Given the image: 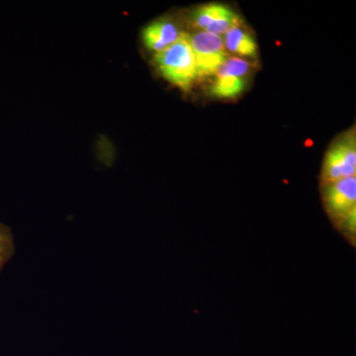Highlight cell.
Segmentation results:
<instances>
[{"label":"cell","instance_id":"1","mask_svg":"<svg viewBox=\"0 0 356 356\" xmlns=\"http://www.w3.org/2000/svg\"><path fill=\"white\" fill-rule=\"evenodd\" d=\"M154 62L161 76L181 90L188 91L198 79L189 35L184 33L172 46L156 54Z\"/></svg>","mask_w":356,"mask_h":356},{"label":"cell","instance_id":"2","mask_svg":"<svg viewBox=\"0 0 356 356\" xmlns=\"http://www.w3.org/2000/svg\"><path fill=\"white\" fill-rule=\"evenodd\" d=\"M355 133L350 131L330 147L323 163L321 178L323 184H327L355 177Z\"/></svg>","mask_w":356,"mask_h":356},{"label":"cell","instance_id":"3","mask_svg":"<svg viewBox=\"0 0 356 356\" xmlns=\"http://www.w3.org/2000/svg\"><path fill=\"white\" fill-rule=\"evenodd\" d=\"M189 42L195 60L198 79L216 76L218 70L228 60L222 37L200 31L189 36Z\"/></svg>","mask_w":356,"mask_h":356},{"label":"cell","instance_id":"4","mask_svg":"<svg viewBox=\"0 0 356 356\" xmlns=\"http://www.w3.org/2000/svg\"><path fill=\"white\" fill-rule=\"evenodd\" d=\"M324 202L330 216L341 227L356 214V177L324 184Z\"/></svg>","mask_w":356,"mask_h":356},{"label":"cell","instance_id":"5","mask_svg":"<svg viewBox=\"0 0 356 356\" xmlns=\"http://www.w3.org/2000/svg\"><path fill=\"white\" fill-rule=\"evenodd\" d=\"M192 22L198 29L211 34L225 35L242 24V17L226 4L209 3L199 6L192 15Z\"/></svg>","mask_w":356,"mask_h":356},{"label":"cell","instance_id":"6","mask_svg":"<svg viewBox=\"0 0 356 356\" xmlns=\"http://www.w3.org/2000/svg\"><path fill=\"white\" fill-rule=\"evenodd\" d=\"M177 26L170 20H158L151 23L143 31V41L147 50L161 53L181 37Z\"/></svg>","mask_w":356,"mask_h":356},{"label":"cell","instance_id":"7","mask_svg":"<svg viewBox=\"0 0 356 356\" xmlns=\"http://www.w3.org/2000/svg\"><path fill=\"white\" fill-rule=\"evenodd\" d=\"M222 41H224L226 51L240 57L254 58L259 53V47L254 36L241 26L233 28L226 33Z\"/></svg>","mask_w":356,"mask_h":356},{"label":"cell","instance_id":"8","mask_svg":"<svg viewBox=\"0 0 356 356\" xmlns=\"http://www.w3.org/2000/svg\"><path fill=\"white\" fill-rule=\"evenodd\" d=\"M245 88V77L231 76L218 72L211 88V93L219 99H234L242 95Z\"/></svg>","mask_w":356,"mask_h":356},{"label":"cell","instance_id":"9","mask_svg":"<svg viewBox=\"0 0 356 356\" xmlns=\"http://www.w3.org/2000/svg\"><path fill=\"white\" fill-rule=\"evenodd\" d=\"M15 252L13 236L7 227L0 224V273Z\"/></svg>","mask_w":356,"mask_h":356},{"label":"cell","instance_id":"10","mask_svg":"<svg viewBox=\"0 0 356 356\" xmlns=\"http://www.w3.org/2000/svg\"><path fill=\"white\" fill-rule=\"evenodd\" d=\"M250 64L242 58H228L218 72L238 77H245L250 72Z\"/></svg>","mask_w":356,"mask_h":356}]
</instances>
